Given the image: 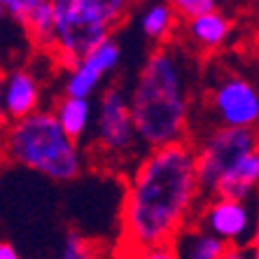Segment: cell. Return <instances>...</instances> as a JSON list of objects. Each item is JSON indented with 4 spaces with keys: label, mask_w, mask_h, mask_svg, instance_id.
<instances>
[{
    "label": "cell",
    "mask_w": 259,
    "mask_h": 259,
    "mask_svg": "<svg viewBox=\"0 0 259 259\" xmlns=\"http://www.w3.org/2000/svg\"><path fill=\"white\" fill-rule=\"evenodd\" d=\"M201 196L203 187L192 140L145 150L126 180L117 252L126 259L173 245L194 222Z\"/></svg>",
    "instance_id": "obj_1"
},
{
    "label": "cell",
    "mask_w": 259,
    "mask_h": 259,
    "mask_svg": "<svg viewBox=\"0 0 259 259\" xmlns=\"http://www.w3.org/2000/svg\"><path fill=\"white\" fill-rule=\"evenodd\" d=\"M196 61L180 45H161L143 61L128 91L133 124L145 150L189 140Z\"/></svg>",
    "instance_id": "obj_2"
},
{
    "label": "cell",
    "mask_w": 259,
    "mask_h": 259,
    "mask_svg": "<svg viewBox=\"0 0 259 259\" xmlns=\"http://www.w3.org/2000/svg\"><path fill=\"white\" fill-rule=\"evenodd\" d=\"M7 161L40 173L54 182L75 180L84 168V152L72 140L52 110H40L19 121H10L0 136Z\"/></svg>",
    "instance_id": "obj_3"
},
{
    "label": "cell",
    "mask_w": 259,
    "mask_h": 259,
    "mask_svg": "<svg viewBox=\"0 0 259 259\" xmlns=\"http://www.w3.org/2000/svg\"><path fill=\"white\" fill-rule=\"evenodd\" d=\"M203 108L210 126L259 131V87L241 72L215 75L205 89Z\"/></svg>",
    "instance_id": "obj_4"
},
{
    "label": "cell",
    "mask_w": 259,
    "mask_h": 259,
    "mask_svg": "<svg viewBox=\"0 0 259 259\" xmlns=\"http://www.w3.org/2000/svg\"><path fill=\"white\" fill-rule=\"evenodd\" d=\"M54 7V47L52 56L70 68L91 49L112 35V26L89 12L79 0H52Z\"/></svg>",
    "instance_id": "obj_5"
},
{
    "label": "cell",
    "mask_w": 259,
    "mask_h": 259,
    "mask_svg": "<svg viewBox=\"0 0 259 259\" xmlns=\"http://www.w3.org/2000/svg\"><path fill=\"white\" fill-rule=\"evenodd\" d=\"M196 163L203 194L210 196L217 182L234 168L245 154L259 150V131L247 128H224L210 126L201 133L196 143Z\"/></svg>",
    "instance_id": "obj_6"
},
{
    "label": "cell",
    "mask_w": 259,
    "mask_h": 259,
    "mask_svg": "<svg viewBox=\"0 0 259 259\" xmlns=\"http://www.w3.org/2000/svg\"><path fill=\"white\" fill-rule=\"evenodd\" d=\"M91 138L101 154L108 159H126L140 145L133 124L128 94L119 87H108L94 105Z\"/></svg>",
    "instance_id": "obj_7"
},
{
    "label": "cell",
    "mask_w": 259,
    "mask_h": 259,
    "mask_svg": "<svg viewBox=\"0 0 259 259\" xmlns=\"http://www.w3.org/2000/svg\"><path fill=\"white\" fill-rule=\"evenodd\" d=\"M257 220L259 217L254 215L252 205L247 201L210 196L205 203H201L199 212L194 217V224L222 238L229 247H243V243L252 238Z\"/></svg>",
    "instance_id": "obj_8"
},
{
    "label": "cell",
    "mask_w": 259,
    "mask_h": 259,
    "mask_svg": "<svg viewBox=\"0 0 259 259\" xmlns=\"http://www.w3.org/2000/svg\"><path fill=\"white\" fill-rule=\"evenodd\" d=\"M3 108L10 121H19L42 110V82L30 68H14L5 75Z\"/></svg>",
    "instance_id": "obj_9"
},
{
    "label": "cell",
    "mask_w": 259,
    "mask_h": 259,
    "mask_svg": "<svg viewBox=\"0 0 259 259\" xmlns=\"http://www.w3.org/2000/svg\"><path fill=\"white\" fill-rule=\"evenodd\" d=\"M7 17L26 30L37 49L54 47V7L52 0H3Z\"/></svg>",
    "instance_id": "obj_10"
},
{
    "label": "cell",
    "mask_w": 259,
    "mask_h": 259,
    "mask_svg": "<svg viewBox=\"0 0 259 259\" xmlns=\"http://www.w3.org/2000/svg\"><path fill=\"white\" fill-rule=\"evenodd\" d=\"M231 37V19L220 7L185 24V42L196 54L220 52Z\"/></svg>",
    "instance_id": "obj_11"
},
{
    "label": "cell",
    "mask_w": 259,
    "mask_h": 259,
    "mask_svg": "<svg viewBox=\"0 0 259 259\" xmlns=\"http://www.w3.org/2000/svg\"><path fill=\"white\" fill-rule=\"evenodd\" d=\"M257 189H259V150H254L250 154H245L222 180L217 182V187L212 189L210 196L247 201Z\"/></svg>",
    "instance_id": "obj_12"
},
{
    "label": "cell",
    "mask_w": 259,
    "mask_h": 259,
    "mask_svg": "<svg viewBox=\"0 0 259 259\" xmlns=\"http://www.w3.org/2000/svg\"><path fill=\"white\" fill-rule=\"evenodd\" d=\"M56 121L61 124V128L70 136L72 140H82L94 126V105L89 98H72V96H61L54 103Z\"/></svg>",
    "instance_id": "obj_13"
},
{
    "label": "cell",
    "mask_w": 259,
    "mask_h": 259,
    "mask_svg": "<svg viewBox=\"0 0 259 259\" xmlns=\"http://www.w3.org/2000/svg\"><path fill=\"white\" fill-rule=\"evenodd\" d=\"M173 247L180 259H222L229 245L222 238H217L210 231L201 229L199 224L192 222L178 236Z\"/></svg>",
    "instance_id": "obj_14"
},
{
    "label": "cell",
    "mask_w": 259,
    "mask_h": 259,
    "mask_svg": "<svg viewBox=\"0 0 259 259\" xmlns=\"http://www.w3.org/2000/svg\"><path fill=\"white\" fill-rule=\"evenodd\" d=\"M138 26H140V33L150 42H157L161 47V45H168V40L173 37L175 28H178V17L166 5V0L163 3H150L140 12Z\"/></svg>",
    "instance_id": "obj_15"
},
{
    "label": "cell",
    "mask_w": 259,
    "mask_h": 259,
    "mask_svg": "<svg viewBox=\"0 0 259 259\" xmlns=\"http://www.w3.org/2000/svg\"><path fill=\"white\" fill-rule=\"evenodd\" d=\"M77 63H82L87 70H91L98 79H103V82H105V79H108L110 75L119 68V63H121V47H119V42H117L115 37L110 35L108 40H103L101 45H96V47L91 49L87 56H82Z\"/></svg>",
    "instance_id": "obj_16"
},
{
    "label": "cell",
    "mask_w": 259,
    "mask_h": 259,
    "mask_svg": "<svg viewBox=\"0 0 259 259\" xmlns=\"http://www.w3.org/2000/svg\"><path fill=\"white\" fill-rule=\"evenodd\" d=\"M79 3L112 28H117L128 17L133 5V0H79Z\"/></svg>",
    "instance_id": "obj_17"
},
{
    "label": "cell",
    "mask_w": 259,
    "mask_h": 259,
    "mask_svg": "<svg viewBox=\"0 0 259 259\" xmlns=\"http://www.w3.org/2000/svg\"><path fill=\"white\" fill-rule=\"evenodd\" d=\"M59 259H98V250H96V245H94L89 238H84L82 234L68 231L66 241L61 245Z\"/></svg>",
    "instance_id": "obj_18"
},
{
    "label": "cell",
    "mask_w": 259,
    "mask_h": 259,
    "mask_svg": "<svg viewBox=\"0 0 259 259\" xmlns=\"http://www.w3.org/2000/svg\"><path fill=\"white\" fill-rule=\"evenodd\" d=\"M166 5L175 12V17L180 21H192V19L201 17V14H208L212 10H217L220 0H166Z\"/></svg>",
    "instance_id": "obj_19"
},
{
    "label": "cell",
    "mask_w": 259,
    "mask_h": 259,
    "mask_svg": "<svg viewBox=\"0 0 259 259\" xmlns=\"http://www.w3.org/2000/svg\"><path fill=\"white\" fill-rule=\"evenodd\" d=\"M126 259H180L175 247L168 245V247H154V250H145V252H138V254H131Z\"/></svg>",
    "instance_id": "obj_20"
},
{
    "label": "cell",
    "mask_w": 259,
    "mask_h": 259,
    "mask_svg": "<svg viewBox=\"0 0 259 259\" xmlns=\"http://www.w3.org/2000/svg\"><path fill=\"white\" fill-rule=\"evenodd\" d=\"M5 75H7V72H3V68H0V136L5 133L7 124H10V119H7V115H5V108H3V89H5Z\"/></svg>",
    "instance_id": "obj_21"
},
{
    "label": "cell",
    "mask_w": 259,
    "mask_h": 259,
    "mask_svg": "<svg viewBox=\"0 0 259 259\" xmlns=\"http://www.w3.org/2000/svg\"><path fill=\"white\" fill-rule=\"evenodd\" d=\"M0 259H21L17 252V247L10 245V243L0 241Z\"/></svg>",
    "instance_id": "obj_22"
},
{
    "label": "cell",
    "mask_w": 259,
    "mask_h": 259,
    "mask_svg": "<svg viewBox=\"0 0 259 259\" xmlns=\"http://www.w3.org/2000/svg\"><path fill=\"white\" fill-rule=\"evenodd\" d=\"M222 259H250V252L243 250V247H227Z\"/></svg>",
    "instance_id": "obj_23"
},
{
    "label": "cell",
    "mask_w": 259,
    "mask_h": 259,
    "mask_svg": "<svg viewBox=\"0 0 259 259\" xmlns=\"http://www.w3.org/2000/svg\"><path fill=\"white\" fill-rule=\"evenodd\" d=\"M250 250H259V220H257V227L252 231V238H250Z\"/></svg>",
    "instance_id": "obj_24"
},
{
    "label": "cell",
    "mask_w": 259,
    "mask_h": 259,
    "mask_svg": "<svg viewBox=\"0 0 259 259\" xmlns=\"http://www.w3.org/2000/svg\"><path fill=\"white\" fill-rule=\"evenodd\" d=\"M231 5H247V3H252V0H227Z\"/></svg>",
    "instance_id": "obj_25"
},
{
    "label": "cell",
    "mask_w": 259,
    "mask_h": 259,
    "mask_svg": "<svg viewBox=\"0 0 259 259\" xmlns=\"http://www.w3.org/2000/svg\"><path fill=\"white\" fill-rule=\"evenodd\" d=\"M7 157H5V152H3V147H0V170H3V166H5Z\"/></svg>",
    "instance_id": "obj_26"
},
{
    "label": "cell",
    "mask_w": 259,
    "mask_h": 259,
    "mask_svg": "<svg viewBox=\"0 0 259 259\" xmlns=\"http://www.w3.org/2000/svg\"><path fill=\"white\" fill-rule=\"evenodd\" d=\"M7 17V12H5V5H3V0H0V21Z\"/></svg>",
    "instance_id": "obj_27"
},
{
    "label": "cell",
    "mask_w": 259,
    "mask_h": 259,
    "mask_svg": "<svg viewBox=\"0 0 259 259\" xmlns=\"http://www.w3.org/2000/svg\"><path fill=\"white\" fill-rule=\"evenodd\" d=\"M250 259H259V250H250Z\"/></svg>",
    "instance_id": "obj_28"
}]
</instances>
